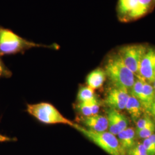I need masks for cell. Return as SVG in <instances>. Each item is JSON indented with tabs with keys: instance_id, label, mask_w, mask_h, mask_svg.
Wrapping results in <instances>:
<instances>
[{
	"instance_id": "14",
	"label": "cell",
	"mask_w": 155,
	"mask_h": 155,
	"mask_svg": "<svg viewBox=\"0 0 155 155\" xmlns=\"http://www.w3.org/2000/svg\"><path fill=\"white\" fill-rule=\"evenodd\" d=\"M155 91L150 83L144 81L143 90L140 102L142 107L147 112L150 113L151 107L155 99Z\"/></svg>"
},
{
	"instance_id": "10",
	"label": "cell",
	"mask_w": 155,
	"mask_h": 155,
	"mask_svg": "<svg viewBox=\"0 0 155 155\" xmlns=\"http://www.w3.org/2000/svg\"><path fill=\"white\" fill-rule=\"evenodd\" d=\"M139 0H118L117 13L118 20L123 22H129L130 17L136 9Z\"/></svg>"
},
{
	"instance_id": "27",
	"label": "cell",
	"mask_w": 155,
	"mask_h": 155,
	"mask_svg": "<svg viewBox=\"0 0 155 155\" xmlns=\"http://www.w3.org/2000/svg\"><path fill=\"white\" fill-rule=\"evenodd\" d=\"M153 89H154V90H155V81H154V82H153Z\"/></svg>"
},
{
	"instance_id": "13",
	"label": "cell",
	"mask_w": 155,
	"mask_h": 155,
	"mask_svg": "<svg viewBox=\"0 0 155 155\" xmlns=\"http://www.w3.org/2000/svg\"><path fill=\"white\" fill-rule=\"evenodd\" d=\"M155 6V0H139L138 5L130 17L129 22L137 20L152 11Z\"/></svg>"
},
{
	"instance_id": "18",
	"label": "cell",
	"mask_w": 155,
	"mask_h": 155,
	"mask_svg": "<svg viewBox=\"0 0 155 155\" xmlns=\"http://www.w3.org/2000/svg\"><path fill=\"white\" fill-rule=\"evenodd\" d=\"M137 77L138 78L137 80H135L133 86L131 88V93L132 95L140 101L143 93L144 79L139 75H137Z\"/></svg>"
},
{
	"instance_id": "4",
	"label": "cell",
	"mask_w": 155,
	"mask_h": 155,
	"mask_svg": "<svg viewBox=\"0 0 155 155\" xmlns=\"http://www.w3.org/2000/svg\"><path fill=\"white\" fill-rule=\"evenodd\" d=\"M72 127L109 155H121L118 139L109 132H94L75 123Z\"/></svg>"
},
{
	"instance_id": "1",
	"label": "cell",
	"mask_w": 155,
	"mask_h": 155,
	"mask_svg": "<svg viewBox=\"0 0 155 155\" xmlns=\"http://www.w3.org/2000/svg\"><path fill=\"white\" fill-rule=\"evenodd\" d=\"M103 68L114 87L129 90L133 86L135 74L124 64L117 51L106 57Z\"/></svg>"
},
{
	"instance_id": "22",
	"label": "cell",
	"mask_w": 155,
	"mask_h": 155,
	"mask_svg": "<svg viewBox=\"0 0 155 155\" xmlns=\"http://www.w3.org/2000/svg\"><path fill=\"white\" fill-rule=\"evenodd\" d=\"M143 145L146 150L148 155H155V147L153 145L148 138L144 139L143 142Z\"/></svg>"
},
{
	"instance_id": "17",
	"label": "cell",
	"mask_w": 155,
	"mask_h": 155,
	"mask_svg": "<svg viewBox=\"0 0 155 155\" xmlns=\"http://www.w3.org/2000/svg\"><path fill=\"white\" fill-rule=\"evenodd\" d=\"M78 102H88L98 100L94 94V90L89 86L80 87L77 94Z\"/></svg>"
},
{
	"instance_id": "21",
	"label": "cell",
	"mask_w": 155,
	"mask_h": 155,
	"mask_svg": "<svg viewBox=\"0 0 155 155\" xmlns=\"http://www.w3.org/2000/svg\"><path fill=\"white\" fill-rule=\"evenodd\" d=\"M11 71L6 66L5 64L0 58V79L8 78L11 77Z\"/></svg>"
},
{
	"instance_id": "23",
	"label": "cell",
	"mask_w": 155,
	"mask_h": 155,
	"mask_svg": "<svg viewBox=\"0 0 155 155\" xmlns=\"http://www.w3.org/2000/svg\"><path fill=\"white\" fill-rule=\"evenodd\" d=\"M152 120L148 116L140 118L136 123V130H139L147 126Z\"/></svg>"
},
{
	"instance_id": "19",
	"label": "cell",
	"mask_w": 155,
	"mask_h": 155,
	"mask_svg": "<svg viewBox=\"0 0 155 155\" xmlns=\"http://www.w3.org/2000/svg\"><path fill=\"white\" fill-rule=\"evenodd\" d=\"M155 123L153 121H152L145 127L139 130H136V134L139 138L144 140L150 137L152 134L155 133Z\"/></svg>"
},
{
	"instance_id": "15",
	"label": "cell",
	"mask_w": 155,
	"mask_h": 155,
	"mask_svg": "<svg viewBox=\"0 0 155 155\" xmlns=\"http://www.w3.org/2000/svg\"><path fill=\"white\" fill-rule=\"evenodd\" d=\"M75 106L78 111L84 117L97 114L100 110V102L98 100L88 102H78Z\"/></svg>"
},
{
	"instance_id": "5",
	"label": "cell",
	"mask_w": 155,
	"mask_h": 155,
	"mask_svg": "<svg viewBox=\"0 0 155 155\" xmlns=\"http://www.w3.org/2000/svg\"><path fill=\"white\" fill-rule=\"evenodd\" d=\"M148 47L144 45H129L123 46L117 51L124 64L137 76L141 60Z\"/></svg>"
},
{
	"instance_id": "9",
	"label": "cell",
	"mask_w": 155,
	"mask_h": 155,
	"mask_svg": "<svg viewBox=\"0 0 155 155\" xmlns=\"http://www.w3.org/2000/svg\"><path fill=\"white\" fill-rule=\"evenodd\" d=\"M79 120L88 129L97 132H105L108 129V121L107 117L102 115L95 114L90 116H82Z\"/></svg>"
},
{
	"instance_id": "11",
	"label": "cell",
	"mask_w": 155,
	"mask_h": 155,
	"mask_svg": "<svg viewBox=\"0 0 155 155\" xmlns=\"http://www.w3.org/2000/svg\"><path fill=\"white\" fill-rule=\"evenodd\" d=\"M136 133L132 127H127L118 134L121 155H125L136 144Z\"/></svg>"
},
{
	"instance_id": "6",
	"label": "cell",
	"mask_w": 155,
	"mask_h": 155,
	"mask_svg": "<svg viewBox=\"0 0 155 155\" xmlns=\"http://www.w3.org/2000/svg\"><path fill=\"white\" fill-rule=\"evenodd\" d=\"M139 76L149 83L155 80V48H148L139 68Z\"/></svg>"
},
{
	"instance_id": "26",
	"label": "cell",
	"mask_w": 155,
	"mask_h": 155,
	"mask_svg": "<svg viewBox=\"0 0 155 155\" xmlns=\"http://www.w3.org/2000/svg\"><path fill=\"white\" fill-rule=\"evenodd\" d=\"M148 139H150V141H151V143L153 144V145L155 147V133L152 134L150 137H148Z\"/></svg>"
},
{
	"instance_id": "2",
	"label": "cell",
	"mask_w": 155,
	"mask_h": 155,
	"mask_svg": "<svg viewBox=\"0 0 155 155\" xmlns=\"http://www.w3.org/2000/svg\"><path fill=\"white\" fill-rule=\"evenodd\" d=\"M39 47L57 50L59 46L36 43L23 38L9 29L0 26V56L24 53L29 49Z\"/></svg>"
},
{
	"instance_id": "25",
	"label": "cell",
	"mask_w": 155,
	"mask_h": 155,
	"mask_svg": "<svg viewBox=\"0 0 155 155\" xmlns=\"http://www.w3.org/2000/svg\"><path fill=\"white\" fill-rule=\"evenodd\" d=\"M150 113L152 114V116H153L155 119V99H154V101H153V104H152V107H151Z\"/></svg>"
},
{
	"instance_id": "7",
	"label": "cell",
	"mask_w": 155,
	"mask_h": 155,
	"mask_svg": "<svg viewBox=\"0 0 155 155\" xmlns=\"http://www.w3.org/2000/svg\"><path fill=\"white\" fill-rule=\"evenodd\" d=\"M129 97L127 90L113 87L106 94L104 102L110 108L122 110L125 108Z\"/></svg>"
},
{
	"instance_id": "20",
	"label": "cell",
	"mask_w": 155,
	"mask_h": 155,
	"mask_svg": "<svg viewBox=\"0 0 155 155\" xmlns=\"http://www.w3.org/2000/svg\"><path fill=\"white\" fill-rule=\"evenodd\" d=\"M128 155H148L141 144H135L127 152Z\"/></svg>"
},
{
	"instance_id": "12",
	"label": "cell",
	"mask_w": 155,
	"mask_h": 155,
	"mask_svg": "<svg viewBox=\"0 0 155 155\" xmlns=\"http://www.w3.org/2000/svg\"><path fill=\"white\" fill-rule=\"evenodd\" d=\"M106 75L103 68H97L89 73L86 77L87 86L95 90L99 89L104 83Z\"/></svg>"
},
{
	"instance_id": "24",
	"label": "cell",
	"mask_w": 155,
	"mask_h": 155,
	"mask_svg": "<svg viewBox=\"0 0 155 155\" xmlns=\"http://www.w3.org/2000/svg\"><path fill=\"white\" fill-rule=\"evenodd\" d=\"M15 140V139L2 135L0 133V142H5V141H12Z\"/></svg>"
},
{
	"instance_id": "16",
	"label": "cell",
	"mask_w": 155,
	"mask_h": 155,
	"mask_svg": "<svg viewBox=\"0 0 155 155\" xmlns=\"http://www.w3.org/2000/svg\"><path fill=\"white\" fill-rule=\"evenodd\" d=\"M142 108L143 107L139 100L133 95H129L125 109H127L133 121L138 120L141 117L143 112Z\"/></svg>"
},
{
	"instance_id": "3",
	"label": "cell",
	"mask_w": 155,
	"mask_h": 155,
	"mask_svg": "<svg viewBox=\"0 0 155 155\" xmlns=\"http://www.w3.org/2000/svg\"><path fill=\"white\" fill-rule=\"evenodd\" d=\"M28 113L45 124H64L72 127L74 122L63 116L54 106L47 102L29 104Z\"/></svg>"
},
{
	"instance_id": "8",
	"label": "cell",
	"mask_w": 155,
	"mask_h": 155,
	"mask_svg": "<svg viewBox=\"0 0 155 155\" xmlns=\"http://www.w3.org/2000/svg\"><path fill=\"white\" fill-rule=\"evenodd\" d=\"M108 130L110 133L116 136L127 129L128 120L127 117L117 110L109 108L107 110Z\"/></svg>"
}]
</instances>
